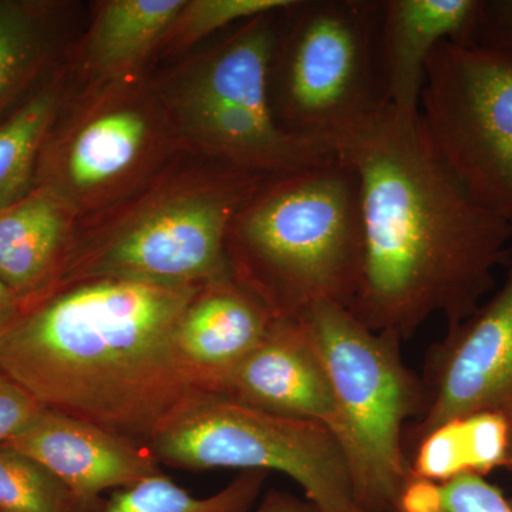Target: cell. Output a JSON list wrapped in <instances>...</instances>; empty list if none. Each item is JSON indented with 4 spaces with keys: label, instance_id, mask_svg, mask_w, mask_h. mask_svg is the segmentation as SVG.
<instances>
[{
    "label": "cell",
    "instance_id": "obj_13",
    "mask_svg": "<svg viewBox=\"0 0 512 512\" xmlns=\"http://www.w3.org/2000/svg\"><path fill=\"white\" fill-rule=\"evenodd\" d=\"M215 393L262 412L322 424L332 434L338 426L328 373L302 318H276Z\"/></svg>",
    "mask_w": 512,
    "mask_h": 512
},
{
    "label": "cell",
    "instance_id": "obj_3",
    "mask_svg": "<svg viewBox=\"0 0 512 512\" xmlns=\"http://www.w3.org/2000/svg\"><path fill=\"white\" fill-rule=\"evenodd\" d=\"M362 249L359 184L339 156L265 177L227 241L232 275L276 318H301L318 303L350 309Z\"/></svg>",
    "mask_w": 512,
    "mask_h": 512
},
{
    "label": "cell",
    "instance_id": "obj_4",
    "mask_svg": "<svg viewBox=\"0 0 512 512\" xmlns=\"http://www.w3.org/2000/svg\"><path fill=\"white\" fill-rule=\"evenodd\" d=\"M383 0H292L275 13L269 100L288 136L339 154L390 109Z\"/></svg>",
    "mask_w": 512,
    "mask_h": 512
},
{
    "label": "cell",
    "instance_id": "obj_23",
    "mask_svg": "<svg viewBox=\"0 0 512 512\" xmlns=\"http://www.w3.org/2000/svg\"><path fill=\"white\" fill-rule=\"evenodd\" d=\"M292 0H185L160 46L183 50L217 30L286 8Z\"/></svg>",
    "mask_w": 512,
    "mask_h": 512
},
{
    "label": "cell",
    "instance_id": "obj_11",
    "mask_svg": "<svg viewBox=\"0 0 512 512\" xmlns=\"http://www.w3.org/2000/svg\"><path fill=\"white\" fill-rule=\"evenodd\" d=\"M423 412L404 431V450L431 431L481 412L512 416V264L505 282L470 318L431 346Z\"/></svg>",
    "mask_w": 512,
    "mask_h": 512
},
{
    "label": "cell",
    "instance_id": "obj_8",
    "mask_svg": "<svg viewBox=\"0 0 512 512\" xmlns=\"http://www.w3.org/2000/svg\"><path fill=\"white\" fill-rule=\"evenodd\" d=\"M275 13L247 20L195 60L177 86L160 92L181 140L214 164L258 175L338 157L288 136L276 123L269 100Z\"/></svg>",
    "mask_w": 512,
    "mask_h": 512
},
{
    "label": "cell",
    "instance_id": "obj_6",
    "mask_svg": "<svg viewBox=\"0 0 512 512\" xmlns=\"http://www.w3.org/2000/svg\"><path fill=\"white\" fill-rule=\"evenodd\" d=\"M301 318L328 373L338 410L333 436L357 503L386 512L412 476L404 431L423 412V383L404 363L402 340L366 328L349 309L318 303Z\"/></svg>",
    "mask_w": 512,
    "mask_h": 512
},
{
    "label": "cell",
    "instance_id": "obj_14",
    "mask_svg": "<svg viewBox=\"0 0 512 512\" xmlns=\"http://www.w3.org/2000/svg\"><path fill=\"white\" fill-rule=\"evenodd\" d=\"M483 0H383L380 72L390 107L419 116L427 63L443 42L474 45Z\"/></svg>",
    "mask_w": 512,
    "mask_h": 512
},
{
    "label": "cell",
    "instance_id": "obj_21",
    "mask_svg": "<svg viewBox=\"0 0 512 512\" xmlns=\"http://www.w3.org/2000/svg\"><path fill=\"white\" fill-rule=\"evenodd\" d=\"M386 512H512L510 498L484 476L466 471L436 483L409 477Z\"/></svg>",
    "mask_w": 512,
    "mask_h": 512
},
{
    "label": "cell",
    "instance_id": "obj_18",
    "mask_svg": "<svg viewBox=\"0 0 512 512\" xmlns=\"http://www.w3.org/2000/svg\"><path fill=\"white\" fill-rule=\"evenodd\" d=\"M63 77L49 80L0 124V211L35 187L37 161L66 103Z\"/></svg>",
    "mask_w": 512,
    "mask_h": 512
},
{
    "label": "cell",
    "instance_id": "obj_9",
    "mask_svg": "<svg viewBox=\"0 0 512 512\" xmlns=\"http://www.w3.org/2000/svg\"><path fill=\"white\" fill-rule=\"evenodd\" d=\"M147 447L161 463L185 470L275 471L292 478L319 512H365L338 441L313 421L205 392L178 410Z\"/></svg>",
    "mask_w": 512,
    "mask_h": 512
},
{
    "label": "cell",
    "instance_id": "obj_28",
    "mask_svg": "<svg viewBox=\"0 0 512 512\" xmlns=\"http://www.w3.org/2000/svg\"><path fill=\"white\" fill-rule=\"evenodd\" d=\"M251 512H319L308 500L303 501L284 491L271 490Z\"/></svg>",
    "mask_w": 512,
    "mask_h": 512
},
{
    "label": "cell",
    "instance_id": "obj_20",
    "mask_svg": "<svg viewBox=\"0 0 512 512\" xmlns=\"http://www.w3.org/2000/svg\"><path fill=\"white\" fill-rule=\"evenodd\" d=\"M265 480L262 471H244L217 494L200 498L161 473L114 491L92 512H251Z\"/></svg>",
    "mask_w": 512,
    "mask_h": 512
},
{
    "label": "cell",
    "instance_id": "obj_22",
    "mask_svg": "<svg viewBox=\"0 0 512 512\" xmlns=\"http://www.w3.org/2000/svg\"><path fill=\"white\" fill-rule=\"evenodd\" d=\"M0 512H86L49 471L0 444Z\"/></svg>",
    "mask_w": 512,
    "mask_h": 512
},
{
    "label": "cell",
    "instance_id": "obj_17",
    "mask_svg": "<svg viewBox=\"0 0 512 512\" xmlns=\"http://www.w3.org/2000/svg\"><path fill=\"white\" fill-rule=\"evenodd\" d=\"M185 0H110L97 10L84 42V67L96 80L140 76Z\"/></svg>",
    "mask_w": 512,
    "mask_h": 512
},
{
    "label": "cell",
    "instance_id": "obj_10",
    "mask_svg": "<svg viewBox=\"0 0 512 512\" xmlns=\"http://www.w3.org/2000/svg\"><path fill=\"white\" fill-rule=\"evenodd\" d=\"M419 116L464 190L512 224V49L441 43L427 63Z\"/></svg>",
    "mask_w": 512,
    "mask_h": 512
},
{
    "label": "cell",
    "instance_id": "obj_29",
    "mask_svg": "<svg viewBox=\"0 0 512 512\" xmlns=\"http://www.w3.org/2000/svg\"><path fill=\"white\" fill-rule=\"evenodd\" d=\"M23 313V303L8 286L0 282V333L8 329Z\"/></svg>",
    "mask_w": 512,
    "mask_h": 512
},
{
    "label": "cell",
    "instance_id": "obj_27",
    "mask_svg": "<svg viewBox=\"0 0 512 512\" xmlns=\"http://www.w3.org/2000/svg\"><path fill=\"white\" fill-rule=\"evenodd\" d=\"M474 45L512 49V0H483Z\"/></svg>",
    "mask_w": 512,
    "mask_h": 512
},
{
    "label": "cell",
    "instance_id": "obj_24",
    "mask_svg": "<svg viewBox=\"0 0 512 512\" xmlns=\"http://www.w3.org/2000/svg\"><path fill=\"white\" fill-rule=\"evenodd\" d=\"M409 460L414 476L436 483H444L470 471L461 421H451L431 431L413 448Z\"/></svg>",
    "mask_w": 512,
    "mask_h": 512
},
{
    "label": "cell",
    "instance_id": "obj_5",
    "mask_svg": "<svg viewBox=\"0 0 512 512\" xmlns=\"http://www.w3.org/2000/svg\"><path fill=\"white\" fill-rule=\"evenodd\" d=\"M265 177L215 164L192 178L151 184L80 245H70L50 293L92 279L184 286L231 276L229 228Z\"/></svg>",
    "mask_w": 512,
    "mask_h": 512
},
{
    "label": "cell",
    "instance_id": "obj_15",
    "mask_svg": "<svg viewBox=\"0 0 512 512\" xmlns=\"http://www.w3.org/2000/svg\"><path fill=\"white\" fill-rule=\"evenodd\" d=\"M276 316L234 275L210 282L192 301L178 328L181 355L205 389L225 376L265 338Z\"/></svg>",
    "mask_w": 512,
    "mask_h": 512
},
{
    "label": "cell",
    "instance_id": "obj_12",
    "mask_svg": "<svg viewBox=\"0 0 512 512\" xmlns=\"http://www.w3.org/2000/svg\"><path fill=\"white\" fill-rule=\"evenodd\" d=\"M5 444L49 471L86 512L104 491L161 474L147 446L45 407Z\"/></svg>",
    "mask_w": 512,
    "mask_h": 512
},
{
    "label": "cell",
    "instance_id": "obj_31",
    "mask_svg": "<svg viewBox=\"0 0 512 512\" xmlns=\"http://www.w3.org/2000/svg\"><path fill=\"white\" fill-rule=\"evenodd\" d=\"M511 510H512V498H510Z\"/></svg>",
    "mask_w": 512,
    "mask_h": 512
},
{
    "label": "cell",
    "instance_id": "obj_7",
    "mask_svg": "<svg viewBox=\"0 0 512 512\" xmlns=\"http://www.w3.org/2000/svg\"><path fill=\"white\" fill-rule=\"evenodd\" d=\"M64 104L37 161L35 187L52 191L77 218L153 184L181 143L163 96L140 76L96 80L69 109Z\"/></svg>",
    "mask_w": 512,
    "mask_h": 512
},
{
    "label": "cell",
    "instance_id": "obj_1",
    "mask_svg": "<svg viewBox=\"0 0 512 512\" xmlns=\"http://www.w3.org/2000/svg\"><path fill=\"white\" fill-rule=\"evenodd\" d=\"M338 156L355 171L362 215L352 315L402 342L434 316L447 328L470 318L510 255L511 222L464 190L420 116L390 107Z\"/></svg>",
    "mask_w": 512,
    "mask_h": 512
},
{
    "label": "cell",
    "instance_id": "obj_19",
    "mask_svg": "<svg viewBox=\"0 0 512 512\" xmlns=\"http://www.w3.org/2000/svg\"><path fill=\"white\" fill-rule=\"evenodd\" d=\"M52 46L46 5L0 0V116L45 70Z\"/></svg>",
    "mask_w": 512,
    "mask_h": 512
},
{
    "label": "cell",
    "instance_id": "obj_25",
    "mask_svg": "<svg viewBox=\"0 0 512 512\" xmlns=\"http://www.w3.org/2000/svg\"><path fill=\"white\" fill-rule=\"evenodd\" d=\"M461 421L468 470L485 476L505 466L508 451V421L503 414L481 412Z\"/></svg>",
    "mask_w": 512,
    "mask_h": 512
},
{
    "label": "cell",
    "instance_id": "obj_16",
    "mask_svg": "<svg viewBox=\"0 0 512 512\" xmlns=\"http://www.w3.org/2000/svg\"><path fill=\"white\" fill-rule=\"evenodd\" d=\"M77 220L69 205L43 187L0 211V282L18 296L23 311L55 288Z\"/></svg>",
    "mask_w": 512,
    "mask_h": 512
},
{
    "label": "cell",
    "instance_id": "obj_30",
    "mask_svg": "<svg viewBox=\"0 0 512 512\" xmlns=\"http://www.w3.org/2000/svg\"><path fill=\"white\" fill-rule=\"evenodd\" d=\"M508 421V451L507 461H505V467L510 468L512 473V416L505 417Z\"/></svg>",
    "mask_w": 512,
    "mask_h": 512
},
{
    "label": "cell",
    "instance_id": "obj_2",
    "mask_svg": "<svg viewBox=\"0 0 512 512\" xmlns=\"http://www.w3.org/2000/svg\"><path fill=\"white\" fill-rule=\"evenodd\" d=\"M205 285L92 279L64 286L0 333V370L45 409L147 446L208 392L177 343Z\"/></svg>",
    "mask_w": 512,
    "mask_h": 512
},
{
    "label": "cell",
    "instance_id": "obj_26",
    "mask_svg": "<svg viewBox=\"0 0 512 512\" xmlns=\"http://www.w3.org/2000/svg\"><path fill=\"white\" fill-rule=\"evenodd\" d=\"M42 409L26 390L0 370V444L18 436Z\"/></svg>",
    "mask_w": 512,
    "mask_h": 512
}]
</instances>
